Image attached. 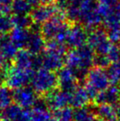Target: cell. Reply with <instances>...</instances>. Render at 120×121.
Listing matches in <instances>:
<instances>
[{
	"instance_id": "1",
	"label": "cell",
	"mask_w": 120,
	"mask_h": 121,
	"mask_svg": "<svg viewBox=\"0 0 120 121\" xmlns=\"http://www.w3.org/2000/svg\"><path fill=\"white\" fill-rule=\"evenodd\" d=\"M30 84L39 96H45L58 89V75L54 71L41 68L35 72Z\"/></svg>"
},
{
	"instance_id": "2",
	"label": "cell",
	"mask_w": 120,
	"mask_h": 121,
	"mask_svg": "<svg viewBox=\"0 0 120 121\" xmlns=\"http://www.w3.org/2000/svg\"><path fill=\"white\" fill-rule=\"evenodd\" d=\"M84 83L91 100H95L99 92L109 87L110 82L105 69L92 67L87 73Z\"/></svg>"
},
{
	"instance_id": "3",
	"label": "cell",
	"mask_w": 120,
	"mask_h": 121,
	"mask_svg": "<svg viewBox=\"0 0 120 121\" xmlns=\"http://www.w3.org/2000/svg\"><path fill=\"white\" fill-rule=\"evenodd\" d=\"M34 70L22 69L15 66L12 63L7 69L4 75V82L12 90H16L28 86L33 77Z\"/></svg>"
},
{
	"instance_id": "4",
	"label": "cell",
	"mask_w": 120,
	"mask_h": 121,
	"mask_svg": "<svg viewBox=\"0 0 120 121\" xmlns=\"http://www.w3.org/2000/svg\"><path fill=\"white\" fill-rule=\"evenodd\" d=\"M87 44L96 54H108L113 46V43L104 26H97L88 32Z\"/></svg>"
},
{
	"instance_id": "5",
	"label": "cell",
	"mask_w": 120,
	"mask_h": 121,
	"mask_svg": "<svg viewBox=\"0 0 120 121\" xmlns=\"http://www.w3.org/2000/svg\"><path fill=\"white\" fill-rule=\"evenodd\" d=\"M88 30L85 26L79 22L72 23L69 28L65 44L68 49H77L87 44Z\"/></svg>"
},
{
	"instance_id": "6",
	"label": "cell",
	"mask_w": 120,
	"mask_h": 121,
	"mask_svg": "<svg viewBox=\"0 0 120 121\" xmlns=\"http://www.w3.org/2000/svg\"><path fill=\"white\" fill-rule=\"evenodd\" d=\"M49 109L53 111H56L60 109L65 108L71 105L72 92L56 89L44 96Z\"/></svg>"
},
{
	"instance_id": "7",
	"label": "cell",
	"mask_w": 120,
	"mask_h": 121,
	"mask_svg": "<svg viewBox=\"0 0 120 121\" xmlns=\"http://www.w3.org/2000/svg\"><path fill=\"white\" fill-rule=\"evenodd\" d=\"M39 96L30 86H26L13 91V101L24 109L33 107L39 99Z\"/></svg>"
},
{
	"instance_id": "8",
	"label": "cell",
	"mask_w": 120,
	"mask_h": 121,
	"mask_svg": "<svg viewBox=\"0 0 120 121\" xmlns=\"http://www.w3.org/2000/svg\"><path fill=\"white\" fill-rule=\"evenodd\" d=\"M60 9L61 8H58L55 4V3H49V4L41 3L33 8L31 13H30V16L35 24L41 26L51 19Z\"/></svg>"
},
{
	"instance_id": "9",
	"label": "cell",
	"mask_w": 120,
	"mask_h": 121,
	"mask_svg": "<svg viewBox=\"0 0 120 121\" xmlns=\"http://www.w3.org/2000/svg\"><path fill=\"white\" fill-rule=\"evenodd\" d=\"M2 121H31L30 110L24 109L16 103L10 105L0 113Z\"/></svg>"
},
{
	"instance_id": "10",
	"label": "cell",
	"mask_w": 120,
	"mask_h": 121,
	"mask_svg": "<svg viewBox=\"0 0 120 121\" xmlns=\"http://www.w3.org/2000/svg\"><path fill=\"white\" fill-rule=\"evenodd\" d=\"M59 89L67 91H73L79 85V81L75 73L68 67H63L57 73Z\"/></svg>"
},
{
	"instance_id": "11",
	"label": "cell",
	"mask_w": 120,
	"mask_h": 121,
	"mask_svg": "<svg viewBox=\"0 0 120 121\" xmlns=\"http://www.w3.org/2000/svg\"><path fill=\"white\" fill-rule=\"evenodd\" d=\"M45 46L46 40L44 39L40 32V29L35 30L34 23V25L30 29V36L26 49L33 54H40L45 51Z\"/></svg>"
},
{
	"instance_id": "12",
	"label": "cell",
	"mask_w": 120,
	"mask_h": 121,
	"mask_svg": "<svg viewBox=\"0 0 120 121\" xmlns=\"http://www.w3.org/2000/svg\"><path fill=\"white\" fill-rule=\"evenodd\" d=\"M31 121H51L53 114L50 112L44 97L40 96L30 110Z\"/></svg>"
},
{
	"instance_id": "13",
	"label": "cell",
	"mask_w": 120,
	"mask_h": 121,
	"mask_svg": "<svg viewBox=\"0 0 120 121\" xmlns=\"http://www.w3.org/2000/svg\"><path fill=\"white\" fill-rule=\"evenodd\" d=\"M97 105L108 104L115 105L120 103V86L119 85L109 86L107 89L98 94L95 99Z\"/></svg>"
},
{
	"instance_id": "14",
	"label": "cell",
	"mask_w": 120,
	"mask_h": 121,
	"mask_svg": "<svg viewBox=\"0 0 120 121\" xmlns=\"http://www.w3.org/2000/svg\"><path fill=\"white\" fill-rule=\"evenodd\" d=\"M34 57H35V54H31L28 49H19L16 55H15L12 64L17 67L20 68V69L34 70Z\"/></svg>"
},
{
	"instance_id": "15",
	"label": "cell",
	"mask_w": 120,
	"mask_h": 121,
	"mask_svg": "<svg viewBox=\"0 0 120 121\" xmlns=\"http://www.w3.org/2000/svg\"><path fill=\"white\" fill-rule=\"evenodd\" d=\"M18 49H19L12 42L8 35V38L0 45V59L5 64H11Z\"/></svg>"
},
{
	"instance_id": "16",
	"label": "cell",
	"mask_w": 120,
	"mask_h": 121,
	"mask_svg": "<svg viewBox=\"0 0 120 121\" xmlns=\"http://www.w3.org/2000/svg\"><path fill=\"white\" fill-rule=\"evenodd\" d=\"M91 100V99L85 86H82L78 85L77 87L73 91H72L71 105L75 109L88 105Z\"/></svg>"
},
{
	"instance_id": "17",
	"label": "cell",
	"mask_w": 120,
	"mask_h": 121,
	"mask_svg": "<svg viewBox=\"0 0 120 121\" xmlns=\"http://www.w3.org/2000/svg\"><path fill=\"white\" fill-rule=\"evenodd\" d=\"M30 36V29L13 28L9 33L10 40L18 49H26Z\"/></svg>"
},
{
	"instance_id": "18",
	"label": "cell",
	"mask_w": 120,
	"mask_h": 121,
	"mask_svg": "<svg viewBox=\"0 0 120 121\" xmlns=\"http://www.w3.org/2000/svg\"><path fill=\"white\" fill-rule=\"evenodd\" d=\"M95 118V106H86L76 108L73 112V121H91Z\"/></svg>"
},
{
	"instance_id": "19",
	"label": "cell",
	"mask_w": 120,
	"mask_h": 121,
	"mask_svg": "<svg viewBox=\"0 0 120 121\" xmlns=\"http://www.w3.org/2000/svg\"><path fill=\"white\" fill-rule=\"evenodd\" d=\"M33 8L26 0H12L11 3V12L14 15H30Z\"/></svg>"
},
{
	"instance_id": "20",
	"label": "cell",
	"mask_w": 120,
	"mask_h": 121,
	"mask_svg": "<svg viewBox=\"0 0 120 121\" xmlns=\"http://www.w3.org/2000/svg\"><path fill=\"white\" fill-rule=\"evenodd\" d=\"M13 101V91L7 86L0 87V113L8 108Z\"/></svg>"
},
{
	"instance_id": "21",
	"label": "cell",
	"mask_w": 120,
	"mask_h": 121,
	"mask_svg": "<svg viewBox=\"0 0 120 121\" xmlns=\"http://www.w3.org/2000/svg\"><path fill=\"white\" fill-rule=\"evenodd\" d=\"M12 20L15 28L29 30L34 25V22L30 15H14L12 17Z\"/></svg>"
},
{
	"instance_id": "22",
	"label": "cell",
	"mask_w": 120,
	"mask_h": 121,
	"mask_svg": "<svg viewBox=\"0 0 120 121\" xmlns=\"http://www.w3.org/2000/svg\"><path fill=\"white\" fill-rule=\"evenodd\" d=\"M105 70L111 84H119L120 81V64L119 63H112Z\"/></svg>"
},
{
	"instance_id": "23",
	"label": "cell",
	"mask_w": 120,
	"mask_h": 121,
	"mask_svg": "<svg viewBox=\"0 0 120 121\" xmlns=\"http://www.w3.org/2000/svg\"><path fill=\"white\" fill-rule=\"evenodd\" d=\"M74 110L70 106L54 111L53 117L59 121H73Z\"/></svg>"
},
{
	"instance_id": "24",
	"label": "cell",
	"mask_w": 120,
	"mask_h": 121,
	"mask_svg": "<svg viewBox=\"0 0 120 121\" xmlns=\"http://www.w3.org/2000/svg\"><path fill=\"white\" fill-rule=\"evenodd\" d=\"M14 28L10 14L0 13V33L9 34Z\"/></svg>"
},
{
	"instance_id": "25",
	"label": "cell",
	"mask_w": 120,
	"mask_h": 121,
	"mask_svg": "<svg viewBox=\"0 0 120 121\" xmlns=\"http://www.w3.org/2000/svg\"><path fill=\"white\" fill-rule=\"evenodd\" d=\"M112 61L109 59L108 54H96L94 57V67H98L100 69H106L110 64Z\"/></svg>"
},
{
	"instance_id": "26",
	"label": "cell",
	"mask_w": 120,
	"mask_h": 121,
	"mask_svg": "<svg viewBox=\"0 0 120 121\" xmlns=\"http://www.w3.org/2000/svg\"><path fill=\"white\" fill-rule=\"evenodd\" d=\"M11 64H5V63H3V61L0 59V76H2V77L4 78L5 72H6L7 69H8V66H9Z\"/></svg>"
},
{
	"instance_id": "27",
	"label": "cell",
	"mask_w": 120,
	"mask_h": 121,
	"mask_svg": "<svg viewBox=\"0 0 120 121\" xmlns=\"http://www.w3.org/2000/svg\"><path fill=\"white\" fill-rule=\"evenodd\" d=\"M119 0H99V3L106 5L108 7H113L119 3Z\"/></svg>"
},
{
	"instance_id": "28",
	"label": "cell",
	"mask_w": 120,
	"mask_h": 121,
	"mask_svg": "<svg viewBox=\"0 0 120 121\" xmlns=\"http://www.w3.org/2000/svg\"><path fill=\"white\" fill-rule=\"evenodd\" d=\"M41 3H45V4H49V3H55V0H40Z\"/></svg>"
},
{
	"instance_id": "29",
	"label": "cell",
	"mask_w": 120,
	"mask_h": 121,
	"mask_svg": "<svg viewBox=\"0 0 120 121\" xmlns=\"http://www.w3.org/2000/svg\"><path fill=\"white\" fill-rule=\"evenodd\" d=\"M3 82H4V78L2 76H0V87L3 86Z\"/></svg>"
},
{
	"instance_id": "30",
	"label": "cell",
	"mask_w": 120,
	"mask_h": 121,
	"mask_svg": "<svg viewBox=\"0 0 120 121\" xmlns=\"http://www.w3.org/2000/svg\"><path fill=\"white\" fill-rule=\"evenodd\" d=\"M91 121H102V120H99V119H98V118H96V117H95V118L94 120H91Z\"/></svg>"
},
{
	"instance_id": "31",
	"label": "cell",
	"mask_w": 120,
	"mask_h": 121,
	"mask_svg": "<svg viewBox=\"0 0 120 121\" xmlns=\"http://www.w3.org/2000/svg\"><path fill=\"white\" fill-rule=\"evenodd\" d=\"M118 45L120 46V32H119V43H118Z\"/></svg>"
},
{
	"instance_id": "32",
	"label": "cell",
	"mask_w": 120,
	"mask_h": 121,
	"mask_svg": "<svg viewBox=\"0 0 120 121\" xmlns=\"http://www.w3.org/2000/svg\"><path fill=\"white\" fill-rule=\"evenodd\" d=\"M51 121H59V120H56V119H54V117H53V119H52V120H51Z\"/></svg>"
},
{
	"instance_id": "33",
	"label": "cell",
	"mask_w": 120,
	"mask_h": 121,
	"mask_svg": "<svg viewBox=\"0 0 120 121\" xmlns=\"http://www.w3.org/2000/svg\"><path fill=\"white\" fill-rule=\"evenodd\" d=\"M119 86H120V81H119Z\"/></svg>"
},
{
	"instance_id": "34",
	"label": "cell",
	"mask_w": 120,
	"mask_h": 121,
	"mask_svg": "<svg viewBox=\"0 0 120 121\" xmlns=\"http://www.w3.org/2000/svg\"><path fill=\"white\" fill-rule=\"evenodd\" d=\"M0 121H2V120H1V118H0Z\"/></svg>"
}]
</instances>
